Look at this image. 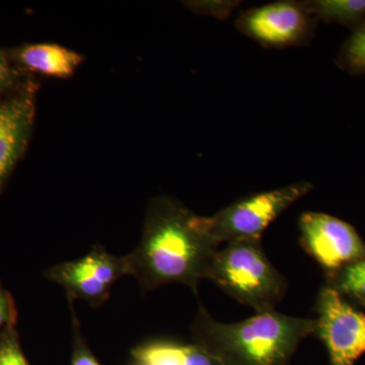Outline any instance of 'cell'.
Listing matches in <instances>:
<instances>
[{"mask_svg":"<svg viewBox=\"0 0 365 365\" xmlns=\"http://www.w3.org/2000/svg\"><path fill=\"white\" fill-rule=\"evenodd\" d=\"M304 6L318 21L356 30L365 21V0H307Z\"/></svg>","mask_w":365,"mask_h":365,"instance_id":"7c38bea8","label":"cell"},{"mask_svg":"<svg viewBox=\"0 0 365 365\" xmlns=\"http://www.w3.org/2000/svg\"><path fill=\"white\" fill-rule=\"evenodd\" d=\"M318 21L304 2L283 0L242 11L235 25L264 47L287 49L309 44Z\"/></svg>","mask_w":365,"mask_h":365,"instance_id":"5b68a950","label":"cell"},{"mask_svg":"<svg viewBox=\"0 0 365 365\" xmlns=\"http://www.w3.org/2000/svg\"><path fill=\"white\" fill-rule=\"evenodd\" d=\"M124 275H129L127 257L114 256L100 245L83 258L53 266L44 273L48 280L66 289L68 302L83 299L93 307L107 302L113 285Z\"/></svg>","mask_w":365,"mask_h":365,"instance_id":"8992f818","label":"cell"},{"mask_svg":"<svg viewBox=\"0 0 365 365\" xmlns=\"http://www.w3.org/2000/svg\"><path fill=\"white\" fill-rule=\"evenodd\" d=\"M337 63L351 76L365 74V21L343 45Z\"/></svg>","mask_w":365,"mask_h":365,"instance_id":"4fadbf2b","label":"cell"},{"mask_svg":"<svg viewBox=\"0 0 365 365\" xmlns=\"http://www.w3.org/2000/svg\"><path fill=\"white\" fill-rule=\"evenodd\" d=\"M364 302V306H365V302Z\"/></svg>","mask_w":365,"mask_h":365,"instance_id":"ffe728a7","label":"cell"},{"mask_svg":"<svg viewBox=\"0 0 365 365\" xmlns=\"http://www.w3.org/2000/svg\"><path fill=\"white\" fill-rule=\"evenodd\" d=\"M300 244L328 271H339L365 258V244L349 225L335 216L304 212L299 218Z\"/></svg>","mask_w":365,"mask_h":365,"instance_id":"ba28073f","label":"cell"},{"mask_svg":"<svg viewBox=\"0 0 365 365\" xmlns=\"http://www.w3.org/2000/svg\"><path fill=\"white\" fill-rule=\"evenodd\" d=\"M37 91V83L29 79L0 100V192L30 140Z\"/></svg>","mask_w":365,"mask_h":365,"instance_id":"9c48e42d","label":"cell"},{"mask_svg":"<svg viewBox=\"0 0 365 365\" xmlns=\"http://www.w3.org/2000/svg\"><path fill=\"white\" fill-rule=\"evenodd\" d=\"M68 302L72 318L71 365H101L81 333V324L72 307L73 302Z\"/></svg>","mask_w":365,"mask_h":365,"instance_id":"9a60e30c","label":"cell"},{"mask_svg":"<svg viewBox=\"0 0 365 365\" xmlns=\"http://www.w3.org/2000/svg\"><path fill=\"white\" fill-rule=\"evenodd\" d=\"M339 271L337 285L333 288L339 294L352 295L365 302V258L353 262Z\"/></svg>","mask_w":365,"mask_h":365,"instance_id":"5bb4252c","label":"cell"},{"mask_svg":"<svg viewBox=\"0 0 365 365\" xmlns=\"http://www.w3.org/2000/svg\"><path fill=\"white\" fill-rule=\"evenodd\" d=\"M317 309L316 332L326 345L331 365H354L365 353V314L333 287L322 290Z\"/></svg>","mask_w":365,"mask_h":365,"instance_id":"52a82bcc","label":"cell"},{"mask_svg":"<svg viewBox=\"0 0 365 365\" xmlns=\"http://www.w3.org/2000/svg\"><path fill=\"white\" fill-rule=\"evenodd\" d=\"M207 280L256 314L275 311L287 288L264 253L261 240H240L218 249Z\"/></svg>","mask_w":365,"mask_h":365,"instance_id":"3957f363","label":"cell"},{"mask_svg":"<svg viewBox=\"0 0 365 365\" xmlns=\"http://www.w3.org/2000/svg\"><path fill=\"white\" fill-rule=\"evenodd\" d=\"M9 55L21 72L55 78H71L85 60L78 52L56 43L23 45Z\"/></svg>","mask_w":365,"mask_h":365,"instance_id":"30bf717a","label":"cell"},{"mask_svg":"<svg viewBox=\"0 0 365 365\" xmlns=\"http://www.w3.org/2000/svg\"><path fill=\"white\" fill-rule=\"evenodd\" d=\"M316 332V319L271 311L237 323L216 321L199 306L194 342L225 365H289L300 343Z\"/></svg>","mask_w":365,"mask_h":365,"instance_id":"7a4b0ae2","label":"cell"},{"mask_svg":"<svg viewBox=\"0 0 365 365\" xmlns=\"http://www.w3.org/2000/svg\"><path fill=\"white\" fill-rule=\"evenodd\" d=\"M187 6L196 14H208L220 20H225L239 6L237 1H188Z\"/></svg>","mask_w":365,"mask_h":365,"instance_id":"ac0fdd59","label":"cell"},{"mask_svg":"<svg viewBox=\"0 0 365 365\" xmlns=\"http://www.w3.org/2000/svg\"><path fill=\"white\" fill-rule=\"evenodd\" d=\"M217 244L199 216L170 197L153 199L138 246L127 255L129 275L145 292L167 284L187 285L197 294L208 279Z\"/></svg>","mask_w":365,"mask_h":365,"instance_id":"6da1fadb","label":"cell"},{"mask_svg":"<svg viewBox=\"0 0 365 365\" xmlns=\"http://www.w3.org/2000/svg\"><path fill=\"white\" fill-rule=\"evenodd\" d=\"M134 365H225L200 345L155 341L134 348Z\"/></svg>","mask_w":365,"mask_h":365,"instance_id":"8fae6325","label":"cell"},{"mask_svg":"<svg viewBox=\"0 0 365 365\" xmlns=\"http://www.w3.org/2000/svg\"><path fill=\"white\" fill-rule=\"evenodd\" d=\"M312 189L311 182H299L253 194L235 201L215 215L204 216L206 228L218 245L240 240H261L266 228Z\"/></svg>","mask_w":365,"mask_h":365,"instance_id":"277c9868","label":"cell"},{"mask_svg":"<svg viewBox=\"0 0 365 365\" xmlns=\"http://www.w3.org/2000/svg\"><path fill=\"white\" fill-rule=\"evenodd\" d=\"M18 312L11 292L0 283V336L9 329L16 327Z\"/></svg>","mask_w":365,"mask_h":365,"instance_id":"d6986e66","label":"cell"},{"mask_svg":"<svg viewBox=\"0 0 365 365\" xmlns=\"http://www.w3.org/2000/svg\"><path fill=\"white\" fill-rule=\"evenodd\" d=\"M0 365H31L21 349L16 327L0 336Z\"/></svg>","mask_w":365,"mask_h":365,"instance_id":"2e32d148","label":"cell"},{"mask_svg":"<svg viewBox=\"0 0 365 365\" xmlns=\"http://www.w3.org/2000/svg\"><path fill=\"white\" fill-rule=\"evenodd\" d=\"M23 72L11 61L9 53L0 49V100L21 83Z\"/></svg>","mask_w":365,"mask_h":365,"instance_id":"e0dca14e","label":"cell"}]
</instances>
